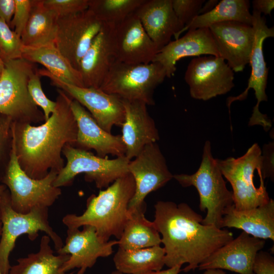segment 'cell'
I'll use <instances>...</instances> for the list:
<instances>
[{
  "instance_id": "obj_1",
  "label": "cell",
  "mask_w": 274,
  "mask_h": 274,
  "mask_svg": "<svg viewBox=\"0 0 274 274\" xmlns=\"http://www.w3.org/2000/svg\"><path fill=\"white\" fill-rule=\"evenodd\" d=\"M154 223L165 251L168 268L188 265L181 269L194 270L207 258L233 239L226 229L202 223L203 218L188 204L158 201L154 205Z\"/></svg>"
},
{
  "instance_id": "obj_2",
  "label": "cell",
  "mask_w": 274,
  "mask_h": 274,
  "mask_svg": "<svg viewBox=\"0 0 274 274\" xmlns=\"http://www.w3.org/2000/svg\"><path fill=\"white\" fill-rule=\"evenodd\" d=\"M56 107L49 119L38 126L13 122L16 154L19 165L30 178L40 179L50 170L64 167L62 150L74 146L77 125L71 108L72 98L57 89Z\"/></svg>"
},
{
  "instance_id": "obj_3",
  "label": "cell",
  "mask_w": 274,
  "mask_h": 274,
  "mask_svg": "<svg viewBox=\"0 0 274 274\" xmlns=\"http://www.w3.org/2000/svg\"><path fill=\"white\" fill-rule=\"evenodd\" d=\"M134 179L129 173L117 179L98 194L87 199L83 214L66 215L63 223L67 228H79L84 225L95 228L98 237L104 242L112 236L119 239L129 218V203L135 192Z\"/></svg>"
},
{
  "instance_id": "obj_4",
  "label": "cell",
  "mask_w": 274,
  "mask_h": 274,
  "mask_svg": "<svg viewBox=\"0 0 274 274\" xmlns=\"http://www.w3.org/2000/svg\"><path fill=\"white\" fill-rule=\"evenodd\" d=\"M214 158L211 142L206 141L202 159L199 168L194 173L174 175V178L182 187L194 186L199 196V209L207 212L202 223L221 228L225 210L233 204V195L224 180Z\"/></svg>"
},
{
  "instance_id": "obj_5",
  "label": "cell",
  "mask_w": 274,
  "mask_h": 274,
  "mask_svg": "<svg viewBox=\"0 0 274 274\" xmlns=\"http://www.w3.org/2000/svg\"><path fill=\"white\" fill-rule=\"evenodd\" d=\"M48 208L38 207L26 214L15 211L12 207L10 193L7 188L0 195V213L2 223L0 238V270L9 274L11 266L9 257L17 239L23 234L33 241L39 231L44 232L58 251L63 245L60 236L53 229L48 220Z\"/></svg>"
},
{
  "instance_id": "obj_6",
  "label": "cell",
  "mask_w": 274,
  "mask_h": 274,
  "mask_svg": "<svg viewBox=\"0 0 274 274\" xmlns=\"http://www.w3.org/2000/svg\"><path fill=\"white\" fill-rule=\"evenodd\" d=\"M37 69L35 63L23 58L5 62L0 77V113L19 123L45 121L42 111L33 101L28 83Z\"/></svg>"
},
{
  "instance_id": "obj_7",
  "label": "cell",
  "mask_w": 274,
  "mask_h": 274,
  "mask_svg": "<svg viewBox=\"0 0 274 274\" xmlns=\"http://www.w3.org/2000/svg\"><path fill=\"white\" fill-rule=\"evenodd\" d=\"M216 161L223 177L232 187L235 209L249 210L269 200L263 178H260L258 187L254 182L255 172L261 174V149L257 143L253 144L241 157L216 159Z\"/></svg>"
},
{
  "instance_id": "obj_8",
  "label": "cell",
  "mask_w": 274,
  "mask_h": 274,
  "mask_svg": "<svg viewBox=\"0 0 274 274\" xmlns=\"http://www.w3.org/2000/svg\"><path fill=\"white\" fill-rule=\"evenodd\" d=\"M166 77V71L159 62L129 64L116 60L99 89L122 99L154 105V90Z\"/></svg>"
},
{
  "instance_id": "obj_9",
  "label": "cell",
  "mask_w": 274,
  "mask_h": 274,
  "mask_svg": "<svg viewBox=\"0 0 274 274\" xmlns=\"http://www.w3.org/2000/svg\"><path fill=\"white\" fill-rule=\"evenodd\" d=\"M62 154L66 163L54 181L56 187L70 186L77 175L84 174L86 182H94L97 188L102 189L128 173L127 167L130 160L125 155L110 159L70 144L64 146Z\"/></svg>"
},
{
  "instance_id": "obj_10",
  "label": "cell",
  "mask_w": 274,
  "mask_h": 274,
  "mask_svg": "<svg viewBox=\"0 0 274 274\" xmlns=\"http://www.w3.org/2000/svg\"><path fill=\"white\" fill-rule=\"evenodd\" d=\"M58 174L50 170L40 179L28 176L19 164L13 138L10 161L1 184L9 191L12 208L18 213L26 214L38 207L49 208L59 198L61 190L53 185Z\"/></svg>"
},
{
  "instance_id": "obj_11",
  "label": "cell",
  "mask_w": 274,
  "mask_h": 274,
  "mask_svg": "<svg viewBox=\"0 0 274 274\" xmlns=\"http://www.w3.org/2000/svg\"><path fill=\"white\" fill-rule=\"evenodd\" d=\"M38 72L41 76L48 78L52 85L86 108L105 131L111 133L114 126H122L125 112L122 99L119 96L106 93L99 88L81 87L68 84L45 68L38 70Z\"/></svg>"
},
{
  "instance_id": "obj_12",
  "label": "cell",
  "mask_w": 274,
  "mask_h": 274,
  "mask_svg": "<svg viewBox=\"0 0 274 274\" xmlns=\"http://www.w3.org/2000/svg\"><path fill=\"white\" fill-rule=\"evenodd\" d=\"M184 79L191 97L204 101L225 94L234 86L232 70L223 58L213 55L193 58Z\"/></svg>"
},
{
  "instance_id": "obj_13",
  "label": "cell",
  "mask_w": 274,
  "mask_h": 274,
  "mask_svg": "<svg viewBox=\"0 0 274 274\" xmlns=\"http://www.w3.org/2000/svg\"><path fill=\"white\" fill-rule=\"evenodd\" d=\"M104 23L89 9L58 18L54 44L78 71L82 58Z\"/></svg>"
},
{
  "instance_id": "obj_14",
  "label": "cell",
  "mask_w": 274,
  "mask_h": 274,
  "mask_svg": "<svg viewBox=\"0 0 274 274\" xmlns=\"http://www.w3.org/2000/svg\"><path fill=\"white\" fill-rule=\"evenodd\" d=\"M127 168L135 186L128 211L146 203L145 199L149 193L164 186L174 176L156 143L146 146L133 160L129 161Z\"/></svg>"
},
{
  "instance_id": "obj_15",
  "label": "cell",
  "mask_w": 274,
  "mask_h": 274,
  "mask_svg": "<svg viewBox=\"0 0 274 274\" xmlns=\"http://www.w3.org/2000/svg\"><path fill=\"white\" fill-rule=\"evenodd\" d=\"M79 228H67L65 243L59 250V254H69L68 259L64 263L62 269L67 272L74 268L77 274H84L91 268L100 257H107L113 252V247L118 245V240L104 242L97 235L95 228L90 225Z\"/></svg>"
},
{
  "instance_id": "obj_16",
  "label": "cell",
  "mask_w": 274,
  "mask_h": 274,
  "mask_svg": "<svg viewBox=\"0 0 274 274\" xmlns=\"http://www.w3.org/2000/svg\"><path fill=\"white\" fill-rule=\"evenodd\" d=\"M219 57L233 72H242L249 59L254 41L252 25L236 21L216 23L209 27Z\"/></svg>"
},
{
  "instance_id": "obj_17",
  "label": "cell",
  "mask_w": 274,
  "mask_h": 274,
  "mask_svg": "<svg viewBox=\"0 0 274 274\" xmlns=\"http://www.w3.org/2000/svg\"><path fill=\"white\" fill-rule=\"evenodd\" d=\"M265 244V240L243 231L236 238L213 252L197 268L200 270L226 269L239 274H255L253 265L256 256Z\"/></svg>"
},
{
  "instance_id": "obj_18",
  "label": "cell",
  "mask_w": 274,
  "mask_h": 274,
  "mask_svg": "<svg viewBox=\"0 0 274 274\" xmlns=\"http://www.w3.org/2000/svg\"><path fill=\"white\" fill-rule=\"evenodd\" d=\"M116 60L129 64L152 62L159 49L133 13L115 25Z\"/></svg>"
},
{
  "instance_id": "obj_19",
  "label": "cell",
  "mask_w": 274,
  "mask_h": 274,
  "mask_svg": "<svg viewBox=\"0 0 274 274\" xmlns=\"http://www.w3.org/2000/svg\"><path fill=\"white\" fill-rule=\"evenodd\" d=\"M115 25L113 23H104L82 58L79 71L84 87L99 88L116 61Z\"/></svg>"
},
{
  "instance_id": "obj_20",
  "label": "cell",
  "mask_w": 274,
  "mask_h": 274,
  "mask_svg": "<svg viewBox=\"0 0 274 274\" xmlns=\"http://www.w3.org/2000/svg\"><path fill=\"white\" fill-rule=\"evenodd\" d=\"M70 106L77 125V139L73 146L87 151L94 150L100 157L125 155L126 148L121 135H113L101 128L77 100L72 98Z\"/></svg>"
},
{
  "instance_id": "obj_21",
  "label": "cell",
  "mask_w": 274,
  "mask_h": 274,
  "mask_svg": "<svg viewBox=\"0 0 274 274\" xmlns=\"http://www.w3.org/2000/svg\"><path fill=\"white\" fill-rule=\"evenodd\" d=\"M252 16V26L254 30V41L249 62L251 67V75L246 89L239 95L230 96L227 99L226 104L229 114L231 104L235 101L245 100L250 89L254 90L257 99L253 110H259L260 103L267 101L265 90L268 68L264 60L263 44L266 38L274 37V28L273 27H268L265 17L261 16L260 13L253 10Z\"/></svg>"
},
{
  "instance_id": "obj_22",
  "label": "cell",
  "mask_w": 274,
  "mask_h": 274,
  "mask_svg": "<svg viewBox=\"0 0 274 274\" xmlns=\"http://www.w3.org/2000/svg\"><path fill=\"white\" fill-rule=\"evenodd\" d=\"M122 101L125 115L121 126V137L126 148L125 156L131 160L146 146L156 143L159 140V135L145 103L138 100Z\"/></svg>"
},
{
  "instance_id": "obj_23",
  "label": "cell",
  "mask_w": 274,
  "mask_h": 274,
  "mask_svg": "<svg viewBox=\"0 0 274 274\" xmlns=\"http://www.w3.org/2000/svg\"><path fill=\"white\" fill-rule=\"evenodd\" d=\"M135 13L159 51L173 36L178 39L184 28L173 10L172 0H145Z\"/></svg>"
},
{
  "instance_id": "obj_24",
  "label": "cell",
  "mask_w": 274,
  "mask_h": 274,
  "mask_svg": "<svg viewBox=\"0 0 274 274\" xmlns=\"http://www.w3.org/2000/svg\"><path fill=\"white\" fill-rule=\"evenodd\" d=\"M201 55L219 57L209 28L188 30L184 36L169 42L161 49L152 62L160 63L166 71V77L170 78L176 70V62L180 59Z\"/></svg>"
},
{
  "instance_id": "obj_25",
  "label": "cell",
  "mask_w": 274,
  "mask_h": 274,
  "mask_svg": "<svg viewBox=\"0 0 274 274\" xmlns=\"http://www.w3.org/2000/svg\"><path fill=\"white\" fill-rule=\"evenodd\" d=\"M235 228L254 237L274 241V200L249 210L238 211L233 204L223 214L221 228Z\"/></svg>"
},
{
  "instance_id": "obj_26",
  "label": "cell",
  "mask_w": 274,
  "mask_h": 274,
  "mask_svg": "<svg viewBox=\"0 0 274 274\" xmlns=\"http://www.w3.org/2000/svg\"><path fill=\"white\" fill-rule=\"evenodd\" d=\"M22 58L42 64L52 75L65 83L84 87L80 72L72 66L54 43L37 47L23 46Z\"/></svg>"
},
{
  "instance_id": "obj_27",
  "label": "cell",
  "mask_w": 274,
  "mask_h": 274,
  "mask_svg": "<svg viewBox=\"0 0 274 274\" xmlns=\"http://www.w3.org/2000/svg\"><path fill=\"white\" fill-rule=\"evenodd\" d=\"M146 203L129 211V218L118 240V248L132 250L147 248L161 244V236L154 222L145 216Z\"/></svg>"
},
{
  "instance_id": "obj_28",
  "label": "cell",
  "mask_w": 274,
  "mask_h": 274,
  "mask_svg": "<svg viewBox=\"0 0 274 274\" xmlns=\"http://www.w3.org/2000/svg\"><path fill=\"white\" fill-rule=\"evenodd\" d=\"M50 241L49 236L43 235L39 251L18 259L17 264L11 266L9 274H73L62 269L70 255H54L50 245Z\"/></svg>"
},
{
  "instance_id": "obj_29",
  "label": "cell",
  "mask_w": 274,
  "mask_h": 274,
  "mask_svg": "<svg viewBox=\"0 0 274 274\" xmlns=\"http://www.w3.org/2000/svg\"><path fill=\"white\" fill-rule=\"evenodd\" d=\"M57 19V15L44 5L43 0H33L28 21L21 36L23 46L54 43Z\"/></svg>"
},
{
  "instance_id": "obj_30",
  "label": "cell",
  "mask_w": 274,
  "mask_h": 274,
  "mask_svg": "<svg viewBox=\"0 0 274 274\" xmlns=\"http://www.w3.org/2000/svg\"><path fill=\"white\" fill-rule=\"evenodd\" d=\"M164 257L160 245L132 250L118 248L113 261L116 270L123 274H144L161 270Z\"/></svg>"
},
{
  "instance_id": "obj_31",
  "label": "cell",
  "mask_w": 274,
  "mask_h": 274,
  "mask_svg": "<svg viewBox=\"0 0 274 274\" xmlns=\"http://www.w3.org/2000/svg\"><path fill=\"white\" fill-rule=\"evenodd\" d=\"M249 9V1L222 0L210 11L197 16L184 27L181 34L189 29L209 28L213 24L226 21H236L252 25V16Z\"/></svg>"
},
{
  "instance_id": "obj_32",
  "label": "cell",
  "mask_w": 274,
  "mask_h": 274,
  "mask_svg": "<svg viewBox=\"0 0 274 274\" xmlns=\"http://www.w3.org/2000/svg\"><path fill=\"white\" fill-rule=\"evenodd\" d=\"M145 0H89L88 9L104 23L116 24L134 13Z\"/></svg>"
},
{
  "instance_id": "obj_33",
  "label": "cell",
  "mask_w": 274,
  "mask_h": 274,
  "mask_svg": "<svg viewBox=\"0 0 274 274\" xmlns=\"http://www.w3.org/2000/svg\"><path fill=\"white\" fill-rule=\"evenodd\" d=\"M23 47L21 37L0 19V56L4 62L22 58Z\"/></svg>"
},
{
  "instance_id": "obj_34",
  "label": "cell",
  "mask_w": 274,
  "mask_h": 274,
  "mask_svg": "<svg viewBox=\"0 0 274 274\" xmlns=\"http://www.w3.org/2000/svg\"><path fill=\"white\" fill-rule=\"evenodd\" d=\"M13 144V121L0 113V184L10 161Z\"/></svg>"
},
{
  "instance_id": "obj_35",
  "label": "cell",
  "mask_w": 274,
  "mask_h": 274,
  "mask_svg": "<svg viewBox=\"0 0 274 274\" xmlns=\"http://www.w3.org/2000/svg\"><path fill=\"white\" fill-rule=\"evenodd\" d=\"M40 77L38 70H37L28 81V90L33 101L42 109L46 121L54 112L56 102L48 98L44 92Z\"/></svg>"
},
{
  "instance_id": "obj_36",
  "label": "cell",
  "mask_w": 274,
  "mask_h": 274,
  "mask_svg": "<svg viewBox=\"0 0 274 274\" xmlns=\"http://www.w3.org/2000/svg\"><path fill=\"white\" fill-rule=\"evenodd\" d=\"M44 5L58 18L75 14L88 9L89 0H43Z\"/></svg>"
},
{
  "instance_id": "obj_37",
  "label": "cell",
  "mask_w": 274,
  "mask_h": 274,
  "mask_svg": "<svg viewBox=\"0 0 274 274\" xmlns=\"http://www.w3.org/2000/svg\"><path fill=\"white\" fill-rule=\"evenodd\" d=\"M204 0H172L173 10L184 27L199 14Z\"/></svg>"
},
{
  "instance_id": "obj_38",
  "label": "cell",
  "mask_w": 274,
  "mask_h": 274,
  "mask_svg": "<svg viewBox=\"0 0 274 274\" xmlns=\"http://www.w3.org/2000/svg\"><path fill=\"white\" fill-rule=\"evenodd\" d=\"M33 0H15V9L10 27L20 37L28 21Z\"/></svg>"
},
{
  "instance_id": "obj_39",
  "label": "cell",
  "mask_w": 274,
  "mask_h": 274,
  "mask_svg": "<svg viewBox=\"0 0 274 274\" xmlns=\"http://www.w3.org/2000/svg\"><path fill=\"white\" fill-rule=\"evenodd\" d=\"M261 175L263 180H274V142L263 145L261 149Z\"/></svg>"
},
{
  "instance_id": "obj_40",
  "label": "cell",
  "mask_w": 274,
  "mask_h": 274,
  "mask_svg": "<svg viewBox=\"0 0 274 274\" xmlns=\"http://www.w3.org/2000/svg\"><path fill=\"white\" fill-rule=\"evenodd\" d=\"M255 274H274V258L262 250L257 254L253 265Z\"/></svg>"
},
{
  "instance_id": "obj_41",
  "label": "cell",
  "mask_w": 274,
  "mask_h": 274,
  "mask_svg": "<svg viewBox=\"0 0 274 274\" xmlns=\"http://www.w3.org/2000/svg\"><path fill=\"white\" fill-rule=\"evenodd\" d=\"M15 0H0V19L9 25L15 9Z\"/></svg>"
},
{
  "instance_id": "obj_42",
  "label": "cell",
  "mask_w": 274,
  "mask_h": 274,
  "mask_svg": "<svg viewBox=\"0 0 274 274\" xmlns=\"http://www.w3.org/2000/svg\"><path fill=\"white\" fill-rule=\"evenodd\" d=\"M253 10L265 15H270L274 8L273 0H254L252 1Z\"/></svg>"
},
{
  "instance_id": "obj_43",
  "label": "cell",
  "mask_w": 274,
  "mask_h": 274,
  "mask_svg": "<svg viewBox=\"0 0 274 274\" xmlns=\"http://www.w3.org/2000/svg\"><path fill=\"white\" fill-rule=\"evenodd\" d=\"M181 265H176L165 270L151 271L144 274H179L181 271Z\"/></svg>"
},
{
  "instance_id": "obj_44",
  "label": "cell",
  "mask_w": 274,
  "mask_h": 274,
  "mask_svg": "<svg viewBox=\"0 0 274 274\" xmlns=\"http://www.w3.org/2000/svg\"><path fill=\"white\" fill-rule=\"evenodd\" d=\"M218 1L217 0H210L206 2L205 5L202 6L199 15L206 13L212 10L218 3Z\"/></svg>"
},
{
  "instance_id": "obj_45",
  "label": "cell",
  "mask_w": 274,
  "mask_h": 274,
  "mask_svg": "<svg viewBox=\"0 0 274 274\" xmlns=\"http://www.w3.org/2000/svg\"><path fill=\"white\" fill-rule=\"evenodd\" d=\"M203 274H227L219 269L206 270Z\"/></svg>"
},
{
  "instance_id": "obj_46",
  "label": "cell",
  "mask_w": 274,
  "mask_h": 274,
  "mask_svg": "<svg viewBox=\"0 0 274 274\" xmlns=\"http://www.w3.org/2000/svg\"><path fill=\"white\" fill-rule=\"evenodd\" d=\"M5 67V62L0 56V77L3 72Z\"/></svg>"
},
{
  "instance_id": "obj_47",
  "label": "cell",
  "mask_w": 274,
  "mask_h": 274,
  "mask_svg": "<svg viewBox=\"0 0 274 274\" xmlns=\"http://www.w3.org/2000/svg\"><path fill=\"white\" fill-rule=\"evenodd\" d=\"M7 189V187L4 184H0V195L3 193V192Z\"/></svg>"
},
{
  "instance_id": "obj_48",
  "label": "cell",
  "mask_w": 274,
  "mask_h": 274,
  "mask_svg": "<svg viewBox=\"0 0 274 274\" xmlns=\"http://www.w3.org/2000/svg\"><path fill=\"white\" fill-rule=\"evenodd\" d=\"M2 223L1 221V213H0V238H1V234H2Z\"/></svg>"
},
{
  "instance_id": "obj_49",
  "label": "cell",
  "mask_w": 274,
  "mask_h": 274,
  "mask_svg": "<svg viewBox=\"0 0 274 274\" xmlns=\"http://www.w3.org/2000/svg\"><path fill=\"white\" fill-rule=\"evenodd\" d=\"M110 274H123V273L116 270L112 271Z\"/></svg>"
},
{
  "instance_id": "obj_50",
  "label": "cell",
  "mask_w": 274,
  "mask_h": 274,
  "mask_svg": "<svg viewBox=\"0 0 274 274\" xmlns=\"http://www.w3.org/2000/svg\"><path fill=\"white\" fill-rule=\"evenodd\" d=\"M0 274H3L2 272H1V270H0Z\"/></svg>"
}]
</instances>
